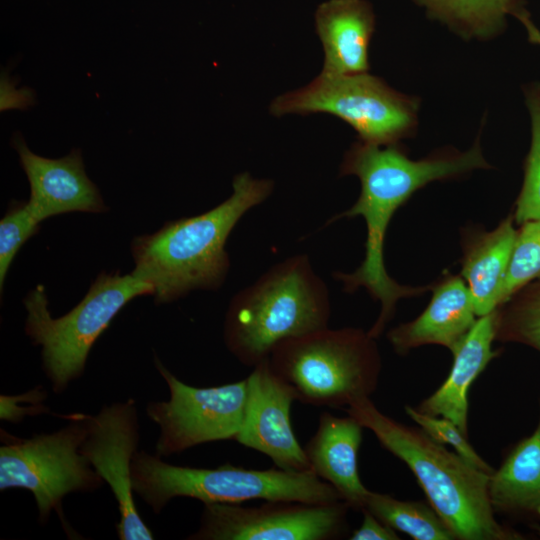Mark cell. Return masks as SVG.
<instances>
[{"label":"cell","mask_w":540,"mask_h":540,"mask_svg":"<svg viewBox=\"0 0 540 540\" xmlns=\"http://www.w3.org/2000/svg\"><path fill=\"white\" fill-rule=\"evenodd\" d=\"M489 168L477 139L467 151L445 148L431 155L412 160L399 143L378 145L361 140L345 152L340 175H355L361 182L357 201L347 210L332 216L326 225L342 218L361 216L367 236L365 256L351 273L336 271L333 276L342 282L346 293L363 287L380 302V313L368 330L377 339L392 320L397 302L402 298L420 296L432 285L406 286L389 276L384 264V240L394 213L411 196L427 184L459 178L476 169Z\"/></svg>","instance_id":"cell-1"},{"label":"cell","mask_w":540,"mask_h":540,"mask_svg":"<svg viewBox=\"0 0 540 540\" xmlns=\"http://www.w3.org/2000/svg\"><path fill=\"white\" fill-rule=\"evenodd\" d=\"M232 187V194L211 210L169 221L155 233L133 239L131 273L153 286L157 304L197 289L216 290L224 283L230 269L226 241L239 220L271 195L274 182L242 172Z\"/></svg>","instance_id":"cell-2"},{"label":"cell","mask_w":540,"mask_h":540,"mask_svg":"<svg viewBox=\"0 0 540 540\" xmlns=\"http://www.w3.org/2000/svg\"><path fill=\"white\" fill-rule=\"evenodd\" d=\"M346 413L370 430L378 442L415 476L428 503L456 540H524L526 535L497 519L488 494L486 473L420 427L382 413L370 397L350 404Z\"/></svg>","instance_id":"cell-3"},{"label":"cell","mask_w":540,"mask_h":540,"mask_svg":"<svg viewBox=\"0 0 540 540\" xmlns=\"http://www.w3.org/2000/svg\"><path fill=\"white\" fill-rule=\"evenodd\" d=\"M326 283L306 254L276 263L230 301L224 342L242 364L254 367L281 342L328 327Z\"/></svg>","instance_id":"cell-4"},{"label":"cell","mask_w":540,"mask_h":540,"mask_svg":"<svg viewBox=\"0 0 540 540\" xmlns=\"http://www.w3.org/2000/svg\"><path fill=\"white\" fill-rule=\"evenodd\" d=\"M133 492L155 514L176 497L209 503L241 504L249 500L331 503L340 501L337 490L312 471L280 468L248 469L230 463L217 468L177 466L157 454L137 451L131 464Z\"/></svg>","instance_id":"cell-5"},{"label":"cell","mask_w":540,"mask_h":540,"mask_svg":"<svg viewBox=\"0 0 540 540\" xmlns=\"http://www.w3.org/2000/svg\"><path fill=\"white\" fill-rule=\"evenodd\" d=\"M268 359L297 401L335 409L370 397L382 371L376 339L357 327H327L285 340Z\"/></svg>","instance_id":"cell-6"},{"label":"cell","mask_w":540,"mask_h":540,"mask_svg":"<svg viewBox=\"0 0 540 540\" xmlns=\"http://www.w3.org/2000/svg\"><path fill=\"white\" fill-rule=\"evenodd\" d=\"M153 292L150 283L132 273L102 272L85 297L59 318L50 315L43 286L29 292L24 299L25 331L42 347L43 370L55 393L82 375L92 346L118 312L135 297Z\"/></svg>","instance_id":"cell-7"},{"label":"cell","mask_w":540,"mask_h":540,"mask_svg":"<svg viewBox=\"0 0 540 540\" xmlns=\"http://www.w3.org/2000/svg\"><path fill=\"white\" fill-rule=\"evenodd\" d=\"M419 101L367 73H320L307 85L279 95L270 104L276 117L327 113L340 118L366 143H399L415 132Z\"/></svg>","instance_id":"cell-8"},{"label":"cell","mask_w":540,"mask_h":540,"mask_svg":"<svg viewBox=\"0 0 540 540\" xmlns=\"http://www.w3.org/2000/svg\"><path fill=\"white\" fill-rule=\"evenodd\" d=\"M69 424L29 439L10 436L0 447V490H29L46 522L52 510L63 520L62 499L72 492H92L104 482L79 448L88 432L87 414L65 417Z\"/></svg>","instance_id":"cell-9"},{"label":"cell","mask_w":540,"mask_h":540,"mask_svg":"<svg viewBox=\"0 0 540 540\" xmlns=\"http://www.w3.org/2000/svg\"><path fill=\"white\" fill-rule=\"evenodd\" d=\"M155 366L170 393L167 401H152L146 407L147 416L160 428L157 455L169 456L207 442L235 440L244 417L246 379L200 388L179 380L157 357Z\"/></svg>","instance_id":"cell-10"},{"label":"cell","mask_w":540,"mask_h":540,"mask_svg":"<svg viewBox=\"0 0 540 540\" xmlns=\"http://www.w3.org/2000/svg\"><path fill=\"white\" fill-rule=\"evenodd\" d=\"M343 500L331 503L266 501L261 506L204 504L190 540H333L348 532Z\"/></svg>","instance_id":"cell-11"},{"label":"cell","mask_w":540,"mask_h":540,"mask_svg":"<svg viewBox=\"0 0 540 540\" xmlns=\"http://www.w3.org/2000/svg\"><path fill=\"white\" fill-rule=\"evenodd\" d=\"M87 419L88 432L79 450L115 497L120 512L116 524L119 539H153L138 513L131 484V464L140 439L134 399L106 405Z\"/></svg>","instance_id":"cell-12"},{"label":"cell","mask_w":540,"mask_h":540,"mask_svg":"<svg viewBox=\"0 0 540 540\" xmlns=\"http://www.w3.org/2000/svg\"><path fill=\"white\" fill-rule=\"evenodd\" d=\"M246 381L244 417L235 441L266 455L277 468L311 471L290 420L297 400L292 387L272 369L269 359L255 365Z\"/></svg>","instance_id":"cell-13"},{"label":"cell","mask_w":540,"mask_h":540,"mask_svg":"<svg viewBox=\"0 0 540 540\" xmlns=\"http://www.w3.org/2000/svg\"><path fill=\"white\" fill-rule=\"evenodd\" d=\"M12 146L30 184L26 205L37 221L75 211H107L98 188L85 172L79 149L62 158H45L33 153L19 133L14 135Z\"/></svg>","instance_id":"cell-14"},{"label":"cell","mask_w":540,"mask_h":540,"mask_svg":"<svg viewBox=\"0 0 540 540\" xmlns=\"http://www.w3.org/2000/svg\"><path fill=\"white\" fill-rule=\"evenodd\" d=\"M431 291L432 298L418 317L388 331L387 339L397 354L425 345H440L452 353L476 323L478 316L460 275L445 271Z\"/></svg>","instance_id":"cell-15"},{"label":"cell","mask_w":540,"mask_h":540,"mask_svg":"<svg viewBox=\"0 0 540 540\" xmlns=\"http://www.w3.org/2000/svg\"><path fill=\"white\" fill-rule=\"evenodd\" d=\"M362 424L354 417H337L322 412L314 435L304 446L311 471L332 485L341 499L355 511H362L368 490L358 469L363 440Z\"/></svg>","instance_id":"cell-16"},{"label":"cell","mask_w":540,"mask_h":540,"mask_svg":"<svg viewBox=\"0 0 540 540\" xmlns=\"http://www.w3.org/2000/svg\"><path fill=\"white\" fill-rule=\"evenodd\" d=\"M315 26L324 52L321 73L353 75L368 72V48L375 29V15L369 2H323L316 10Z\"/></svg>","instance_id":"cell-17"},{"label":"cell","mask_w":540,"mask_h":540,"mask_svg":"<svg viewBox=\"0 0 540 540\" xmlns=\"http://www.w3.org/2000/svg\"><path fill=\"white\" fill-rule=\"evenodd\" d=\"M495 340L494 311L478 317L476 323L452 352L453 364L444 382L415 408L428 415L454 422L468 436V392L488 364L500 355L493 349Z\"/></svg>","instance_id":"cell-18"},{"label":"cell","mask_w":540,"mask_h":540,"mask_svg":"<svg viewBox=\"0 0 540 540\" xmlns=\"http://www.w3.org/2000/svg\"><path fill=\"white\" fill-rule=\"evenodd\" d=\"M538 404L535 429L506 450L488 481L495 514L528 527L540 525V397Z\"/></svg>","instance_id":"cell-19"},{"label":"cell","mask_w":540,"mask_h":540,"mask_svg":"<svg viewBox=\"0 0 540 540\" xmlns=\"http://www.w3.org/2000/svg\"><path fill=\"white\" fill-rule=\"evenodd\" d=\"M514 222L513 214H509L491 231L477 227L463 233L460 276L467 284L478 317L498 307L517 234Z\"/></svg>","instance_id":"cell-20"},{"label":"cell","mask_w":540,"mask_h":540,"mask_svg":"<svg viewBox=\"0 0 540 540\" xmlns=\"http://www.w3.org/2000/svg\"><path fill=\"white\" fill-rule=\"evenodd\" d=\"M431 19L438 20L467 39L487 40L500 34L507 17L514 16L528 35L537 31L525 0H413Z\"/></svg>","instance_id":"cell-21"},{"label":"cell","mask_w":540,"mask_h":540,"mask_svg":"<svg viewBox=\"0 0 540 540\" xmlns=\"http://www.w3.org/2000/svg\"><path fill=\"white\" fill-rule=\"evenodd\" d=\"M364 509L414 540H456L448 525L429 503L405 501L369 491Z\"/></svg>","instance_id":"cell-22"},{"label":"cell","mask_w":540,"mask_h":540,"mask_svg":"<svg viewBox=\"0 0 540 540\" xmlns=\"http://www.w3.org/2000/svg\"><path fill=\"white\" fill-rule=\"evenodd\" d=\"M495 340L540 353V279L516 291L494 310Z\"/></svg>","instance_id":"cell-23"},{"label":"cell","mask_w":540,"mask_h":540,"mask_svg":"<svg viewBox=\"0 0 540 540\" xmlns=\"http://www.w3.org/2000/svg\"><path fill=\"white\" fill-rule=\"evenodd\" d=\"M524 94L531 121V143L524 163L523 184L512 213L518 225L540 219V83L528 85Z\"/></svg>","instance_id":"cell-24"},{"label":"cell","mask_w":540,"mask_h":540,"mask_svg":"<svg viewBox=\"0 0 540 540\" xmlns=\"http://www.w3.org/2000/svg\"><path fill=\"white\" fill-rule=\"evenodd\" d=\"M540 279V219L520 225L504 277L498 307L516 291Z\"/></svg>","instance_id":"cell-25"},{"label":"cell","mask_w":540,"mask_h":540,"mask_svg":"<svg viewBox=\"0 0 540 540\" xmlns=\"http://www.w3.org/2000/svg\"><path fill=\"white\" fill-rule=\"evenodd\" d=\"M40 222L25 202H13L0 221V289L9 267L22 245L39 230Z\"/></svg>","instance_id":"cell-26"},{"label":"cell","mask_w":540,"mask_h":540,"mask_svg":"<svg viewBox=\"0 0 540 540\" xmlns=\"http://www.w3.org/2000/svg\"><path fill=\"white\" fill-rule=\"evenodd\" d=\"M404 411L432 439L452 447L456 453L478 469L489 474L493 472L494 468L475 451L468 441V436L454 422L441 416L424 414L410 405H405Z\"/></svg>","instance_id":"cell-27"},{"label":"cell","mask_w":540,"mask_h":540,"mask_svg":"<svg viewBox=\"0 0 540 540\" xmlns=\"http://www.w3.org/2000/svg\"><path fill=\"white\" fill-rule=\"evenodd\" d=\"M45 398L46 392L41 390L38 395L30 400L27 404L20 405L14 396L1 395L0 418L13 423H18L27 415L48 412V407L42 404Z\"/></svg>","instance_id":"cell-28"},{"label":"cell","mask_w":540,"mask_h":540,"mask_svg":"<svg viewBox=\"0 0 540 540\" xmlns=\"http://www.w3.org/2000/svg\"><path fill=\"white\" fill-rule=\"evenodd\" d=\"M361 525L350 535L351 540H399L401 539L390 526L383 523L370 511L363 509Z\"/></svg>","instance_id":"cell-29"},{"label":"cell","mask_w":540,"mask_h":540,"mask_svg":"<svg viewBox=\"0 0 540 540\" xmlns=\"http://www.w3.org/2000/svg\"><path fill=\"white\" fill-rule=\"evenodd\" d=\"M531 530L534 531V533L540 537V525L539 524H532L529 526Z\"/></svg>","instance_id":"cell-30"}]
</instances>
